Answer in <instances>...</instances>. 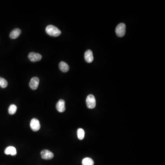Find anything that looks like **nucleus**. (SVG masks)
Returning a JSON list of instances; mask_svg holds the SVG:
<instances>
[{
    "mask_svg": "<svg viewBox=\"0 0 165 165\" xmlns=\"http://www.w3.org/2000/svg\"><path fill=\"white\" fill-rule=\"evenodd\" d=\"M46 31L48 35L51 36H58L61 34V30H59L57 27L52 25L47 26L46 29Z\"/></svg>",
    "mask_w": 165,
    "mask_h": 165,
    "instance_id": "1",
    "label": "nucleus"
},
{
    "mask_svg": "<svg viewBox=\"0 0 165 165\" xmlns=\"http://www.w3.org/2000/svg\"><path fill=\"white\" fill-rule=\"evenodd\" d=\"M116 35L120 37L124 36L126 33V25L124 23H121L119 24L115 30Z\"/></svg>",
    "mask_w": 165,
    "mask_h": 165,
    "instance_id": "2",
    "label": "nucleus"
},
{
    "mask_svg": "<svg viewBox=\"0 0 165 165\" xmlns=\"http://www.w3.org/2000/svg\"><path fill=\"white\" fill-rule=\"evenodd\" d=\"M87 106L89 109H93L96 106V100L94 95L89 94L86 100Z\"/></svg>",
    "mask_w": 165,
    "mask_h": 165,
    "instance_id": "3",
    "label": "nucleus"
},
{
    "mask_svg": "<svg viewBox=\"0 0 165 165\" xmlns=\"http://www.w3.org/2000/svg\"><path fill=\"white\" fill-rule=\"evenodd\" d=\"M30 126L31 129L34 131H38L40 128V122L36 118H33L31 120Z\"/></svg>",
    "mask_w": 165,
    "mask_h": 165,
    "instance_id": "4",
    "label": "nucleus"
},
{
    "mask_svg": "<svg viewBox=\"0 0 165 165\" xmlns=\"http://www.w3.org/2000/svg\"><path fill=\"white\" fill-rule=\"evenodd\" d=\"M29 59L31 62H36L40 61L42 59V55L39 53H35V52H31L29 55Z\"/></svg>",
    "mask_w": 165,
    "mask_h": 165,
    "instance_id": "5",
    "label": "nucleus"
},
{
    "mask_svg": "<svg viewBox=\"0 0 165 165\" xmlns=\"http://www.w3.org/2000/svg\"><path fill=\"white\" fill-rule=\"evenodd\" d=\"M41 157L43 159L51 160L54 157V154L49 150H44L41 152Z\"/></svg>",
    "mask_w": 165,
    "mask_h": 165,
    "instance_id": "6",
    "label": "nucleus"
},
{
    "mask_svg": "<svg viewBox=\"0 0 165 165\" xmlns=\"http://www.w3.org/2000/svg\"><path fill=\"white\" fill-rule=\"evenodd\" d=\"M40 80L37 77H34L32 78L29 83V86L31 89L33 90H36L37 89L39 86Z\"/></svg>",
    "mask_w": 165,
    "mask_h": 165,
    "instance_id": "7",
    "label": "nucleus"
},
{
    "mask_svg": "<svg viewBox=\"0 0 165 165\" xmlns=\"http://www.w3.org/2000/svg\"><path fill=\"white\" fill-rule=\"evenodd\" d=\"M57 110L60 112H63L65 111V102L63 100H60L56 105Z\"/></svg>",
    "mask_w": 165,
    "mask_h": 165,
    "instance_id": "8",
    "label": "nucleus"
},
{
    "mask_svg": "<svg viewBox=\"0 0 165 165\" xmlns=\"http://www.w3.org/2000/svg\"><path fill=\"white\" fill-rule=\"evenodd\" d=\"M84 59L88 63H91L94 60L93 52L91 50L87 51L84 53Z\"/></svg>",
    "mask_w": 165,
    "mask_h": 165,
    "instance_id": "9",
    "label": "nucleus"
},
{
    "mask_svg": "<svg viewBox=\"0 0 165 165\" xmlns=\"http://www.w3.org/2000/svg\"><path fill=\"white\" fill-rule=\"evenodd\" d=\"M21 33V30L20 29H13L10 34V37L12 39H15L19 37Z\"/></svg>",
    "mask_w": 165,
    "mask_h": 165,
    "instance_id": "10",
    "label": "nucleus"
},
{
    "mask_svg": "<svg viewBox=\"0 0 165 165\" xmlns=\"http://www.w3.org/2000/svg\"><path fill=\"white\" fill-rule=\"evenodd\" d=\"M5 153L6 155H15L17 154V151L15 148L13 146H9L5 150Z\"/></svg>",
    "mask_w": 165,
    "mask_h": 165,
    "instance_id": "11",
    "label": "nucleus"
},
{
    "mask_svg": "<svg viewBox=\"0 0 165 165\" xmlns=\"http://www.w3.org/2000/svg\"><path fill=\"white\" fill-rule=\"evenodd\" d=\"M59 68L62 72L66 73L69 70V66L67 63L64 62H61L59 64Z\"/></svg>",
    "mask_w": 165,
    "mask_h": 165,
    "instance_id": "12",
    "label": "nucleus"
},
{
    "mask_svg": "<svg viewBox=\"0 0 165 165\" xmlns=\"http://www.w3.org/2000/svg\"><path fill=\"white\" fill-rule=\"evenodd\" d=\"M94 162L90 158H85L82 161V165H94Z\"/></svg>",
    "mask_w": 165,
    "mask_h": 165,
    "instance_id": "13",
    "label": "nucleus"
},
{
    "mask_svg": "<svg viewBox=\"0 0 165 165\" xmlns=\"http://www.w3.org/2000/svg\"><path fill=\"white\" fill-rule=\"evenodd\" d=\"M17 110V107L15 105H11L8 109V112L11 115H13L16 112Z\"/></svg>",
    "mask_w": 165,
    "mask_h": 165,
    "instance_id": "14",
    "label": "nucleus"
},
{
    "mask_svg": "<svg viewBox=\"0 0 165 165\" xmlns=\"http://www.w3.org/2000/svg\"><path fill=\"white\" fill-rule=\"evenodd\" d=\"M77 134H78V137L79 140H83L84 137V135H85V132L83 129H79L78 130Z\"/></svg>",
    "mask_w": 165,
    "mask_h": 165,
    "instance_id": "15",
    "label": "nucleus"
},
{
    "mask_svg": "<svg viewBox=\"0 0 165 165\" xmlns=\"http://www.w3.org/2000/svg\"><path fill=\"white\" fill-rule=\"evenodd\" d=\"M8 85V81L4 78L0 77V86L2 88H5Z\"/></svg>",
    "mask_w": 165,
    "mask_h": 165,
    "instance_id": "16",
    "label": "nucleus"
}]
</instances>
